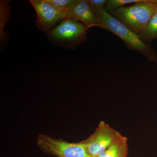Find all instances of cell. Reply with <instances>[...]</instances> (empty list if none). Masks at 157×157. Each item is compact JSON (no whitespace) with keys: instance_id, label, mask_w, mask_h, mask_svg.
Instances as JSON below:
<instances>
[{"instance_id":"1","label":"cell","mask_w":157,"mask_h":157,"mask_svg":"<svg viewBox=\"0 0 157 157\" xmlns=\"http://www.w3.org/2000/svg\"><path fill=\"white\" fill-rule=\"evenodd\" d=\"M94 11L98 17L100 28L113 33L120 38L129 49L139 52L150 62L156 63L157 52L150 45L144 42L140 36L113 17L105 8Z\"/></svg>"},{"instance_id":"2","label":"cell","mask_w":157,"mask_h":157,"mask_svg":"<svg viewBox=\"0 0 157 157\" xmlns=\"http://www.w3.org/2000/svg\"><path fill=\"white\" fill-rule=\"evenodd\" d=\"M132 2L133 5L109 13L140 36L157 12V0H132Z\"/></svg>"},{"instance_id":"3","label":"cell","mask_w":157,"mask_h":157,"mask_svg":"<svg viewBox=\"0 0 157 157\" xmlns=\"http://www.w3.org/2000/svg\"><path fill=\"white\" fill-rule=\"evenodd\" d=\"M89 29L82 23L66 18L47 33V38L55 45L74 50L86 41Z\"/></svg>"},{"instance_id":"4","label":"cell","mask_w":157,"mask_h":157,"mask_svg":"<svg viewBox=\"0 0 157 157\" xmlns=\"http://www.w3.org/2000/svg\"><path fill=\"white\" fill-rule=\"evenodd\" d=\"M37 143L46 153L58 157H91L80 142L70 143L40 134L37 137Z\"/></svg>"},{"instance_id":"5","label":"cell","mask_w":157,"mask_h":157,"mask_svg":"<svg viewBox=\"0 0 157 157\" xmlns=\"http://www.w3.org/2000/svg\"><path fill=\"white\" fill-rule=\"evenodd\" d=\"M122 136L119 132L101 121L93 134L80 142L90 156L96 157Z\"/></svg>"},{"instance_id":"6","label":"cell","mask_w":157,"mask_h":157,"mask_svg":"<svg viewBox=\"0 0 157 157\" xmlns=\"http://www.w3.org/2000/svg\"><path fill=\"white\" fill-rule=\"evenodd\" d=\"M37 14L36 25L45 34L65 19L64 11L59 10L47 0H30Z\"/></svg>"},{"instance_id":"7","label":"cell","mask_w":157,"mask_h":157,"mask_svg":"<svg viewBox=\"0 0 157 157\" xmlns=\"http://www.w3.org/2000/svg\"><path fill=\"white\" fill-rule=\"evenodd\" d=\"M64 13L66 18L82 23L90 28L94 26L100 27L98 17L86 0H78Z\"/></svg>"},{"instance_id":"8","label":"cell","mask_w":157,"mask_h":157,"mask_svg":"<svg viewBox=\"0 0 157 157\" xmlns=\"http://www.w3.org/2000/svg\"><path fill=\"white\" fill-rule=\"evenodd\" d=\"M128 155V139L123 136L96 157H127Z\"/></svg>"},{"instance_id":"9","label":"cell","mask_w":157,"mask_h":157,"mask_svg":"<svg viewBox=\"0 0 157 157\" xmlns=\"http://www.w3.org/2000/svg\"><path fill=\"white\" fill-rule=\"evenodd\" d=\"M10 1L2 0L0 2V43L1 48L6 44L8 37L5 31V28L10 20L11 6Z\"/></svg>"},{"instance_id":"10","label":"cell","mask_w":157,"mask_h":157,"mask_svg":"<svg viewBox=\"0 0 157 157\" xmlns=\"http://www.w3.org/2000/svg\"><path fill=\"white\" fill-rule=\"evenodd\" d=\"M147 44L150 45L157 38V11L149 23L146 29L140 36Z\"/></svg>"},{"instance_id":"11","label":"cell","mask_w":157,"mask_h":157,"mask_svg":"<svg viewBox=\"0 0 157 157\" xmlns=\"http://www.w3.org/2000/svg\"><path fill=\"white\" fill-rule=\"evenodd\" d=\"M78 0H47L56 8L64 11L70 9L77 2Z\"/></svg>"},{"instance_id":"12","label":"cell","mask_w":157,"mask_h":157,"mask_svg":"<svg viewBox=\"0 0 157 157\" xmlns=\"http://www.w3.org/2000/svg\"><path fill=\"white\" fill-rule=\"evenodd\" d=\"M108 0H86L93 10L105 8Z\"/></svg>"},{"instance_id":"13","label":"cell","mask_w":157,"mask_h":157,"mask_svg":"<svg viewBox=\"0 0 157 157\" xmlns=\"http://www.w3.org/2000/svg\"></svg>"}]
</instances>
